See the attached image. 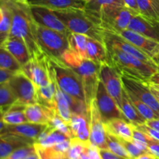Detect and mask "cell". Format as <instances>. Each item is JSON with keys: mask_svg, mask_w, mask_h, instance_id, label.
I'll return each instance as SVG.
<instances>
[{"mask_svg": "<svg viewBox=\"0 0 159 159\" xmlns=\"http://www.w3.org/2000/svg\"><path fill=\"white\" fill-rule=\"evenodd\" d=\"M89 126L90 143L99 149H108L105 124L101 117L95 99L89 107Z\"/></svg>", "mask_w": 159, "mask_h": 159, "instance_id": "13", "label": "cell"}, {"mask_svg": "<svg viewBox=\"0 0 159 159\" xmlns=\"http://www.w3.org/2000/svg\"><path fill=\"white\" fill-rule=\"evenodd\" d=\"M121 80L124 88L127 92L136 96L159 116V102L152 93L148 83L146 81L140 80L124 74H121Z\"/></svg>", "mask_w": 159, "mask_h": 159, "instance_id": "10", "label": "cell"}, {"mask_svg": "<svg viewBox=\"0 0 159 159\" xmlns=\"http://www.w3.org/2000/svg\"><path fill=\"white\" fill-rule=\"evenodd\" d=\"M73 138H76L85 142H90L89 114L72 113L68 122Z\"/></svg>", "mask_w": 159, "mask_h": 159, "instance_id": "20", "label": "cell"}, {"mask_svg": "<svg viewBox=\"0 0 159 159\" xmlns=\"http://www.w3.org/2000/svg\"><path fill=\"white\" fill-rule=\"evenodd\" d=\"M86 152L89 159H102L99 154V148L96 146L93 145L91 143H89L86 148Z\"/></svg>", "mask_w": 159, "mask_h": 159, "instance_id": "46", "label": "cell"}, {"mask_svg": "<svg viewBox=\"0 0 159 159\" xmlns=\"http://www.w3.org/2000/svg\"><path fill=\"white\" fill-rule=\"evenodd\" d=\"M145 124L159 131V118L158 119L148 120H146Z\"/></svg>", "mask_w": 159, "mask_h": 159, "instance_id": "51", "label": "cell"}, {"mask_svg": "<svg viewBox=\"0 0 159 159\" xmlns=\"http://www.w3.org/2000/svg\"><path fill=\"white\" fill-rule=\"evenodd\" d=\"M51 65V64H50ZM52 68V67H51ZM53 71V69H52ZM53 76L54 79V85H55V96H54V102H55V110L56 113L63 118L66 122H69L72 116V111H71V105L69 102L70 96L65 94L57 85L54 79V71H53Z\"/></svg>", "mask_w": 159, "mask_h": 159, "instance_id": "25", "label": "cell"}, {"mask_svg": "<svg viewBox=\"0 0 159 159\" xmlns=\"http://www.w3.org/2000/svg\"><path fill=\"white\" fill-rule=\"evenodd\" d=\"M8 83L18 102L26 106L37 103L35 85L21 71L16 72L8 81Z\"/></svg>", "mask_w": 159, "mask_h": 159, "instance_id": "9", "label": "cell"}, {"mask_svg": "<svg viewBox=\"0 0 159 159\" xmlns=\"http://www.w3.org/2000/svg\"><path fill=\"white\" fill-rule=\"evenodd\" d=\"M61 61L75 71L82 80L85 92V103L89 110L91 103L96 99L98 85L100 82L99 70L101 65L82 57L71 48L65 51Z\"/></svg>", "mask_w": 159, "mask_h": 159, "instance_id": "2", "label": "cell"}, {"mask_svg": "<svg viewBox=\"0 0 159 159\" xmlns=\"http://www.w3.org/2000/svg\"><path fill=\"white\" fill-rule=\"evenodd\" d=\"M132 125H133L134 127H136L137 129H138V130H141V131L145 133L146 134H148V136H150L151 138L159 141V131L158 130H155V129H154V128H152V127H149V126L146 125L145 124H132Z\"/></svg>", "mask_w": 159, "mask_h": 159, "instance_id": "43", "label": "cell"}, {"mask_svg": "<svg viewBox=\"0 0 159 159\" xmlns=\"http://www.w3.org/2000/svg\"><path fill=\"white\" fill-rule=\"evenodd\" d=\"M149 87H150V89L151 91H152V93H153L154 96H155V98H156L157 100H158V102H159V89H156L155 87L152 86V85H149Z\"/></svg>", "mask_w": 159, "mask_h": 159, "instance_id": "53", "label": "cell"}, {"mask_svg": "<svg viewBox=\"0 0 159 159\" xmlns=\"http://www.w3.org/2000/svg\"><path fill=\"white\" fill-rule=\"evenodd\" d=\"M9 34H3V33H0V46L2 45V43H4L5 40H6V38L8 37Z\"/></svg>", "mask_w": 159, "mask_h": 159, "instance_id": "54", "label": "cell"}, {"mask_svg": "<svg viewBox=\"0 0 159 159\" xmlns=\"http://www.w3.org/2000/svg\"><path fill=\"white\" fill-rule=\"evenodd\" d=\"M106 47L108 55L107 62L115 67L120 74L147 82L159 71V68L155 64L143 61L114 47L107 44Z\"/></svg>", "mask_w": 159, "mask_h": 159, "instance_id": "4", "label": "cell"}, {"mask_svg": "<svg viewBox=\"0 0 159 159\" xmlns=\"http://www.w3.org/2000/svg\"><path fill=\"white\" fill-rule=\"evenodd\" d=\"M35 152L36 148L34 144H28L15 150L4 159H25Z\"/></svg>", "mask_w": 159, "mask_h": 159, "instance_id": "41", "label": "cell"}, {"mask_svg": "<svg viewBox=\"0 0 159 159\" xmlns=\"http://www.w3.org/2000/svg\"><path fill=\"white\" fill-rule=\"evenodd\" d=\"M104 43L107 45L118 48V49L121 50L127 54L134 56L135 57L149 64H155L150 57H148L147 54L140 51L138 48H136L131 43L127 41L120 34H114V33L105 30Z\"/></svg>", "mask_w": 159, "mask_h": 159, "instance_id": "15", "label": "cell"}, {"mask_svg": "<svg viewBox=\"0 0 159 159\" xmlns=\"http://www.w3.org/2000/svg\"><path fill=\"white\" fill-rule=\"evenodd\" d=\"M25 108L26 105L16 101L3 113L2 120L6 125H17L28 122L25 115Z\"/></svg>", "mask_w": 159, "mask_h": 159, "instance_id": "30", "label": "cell"}, {"mask_svg": "<svg viewBox=\"0 0 159 159\" xmlns=\"http://www.w3.org/2000/svg\"><path fill=\"white\" fill-rule=\"evenodd\" d=\"M106 130L118 138L132 140L133 138V125L124 119H113L104 123Z\"/></svg>", "mask_w": 159, "mask_h": 159, "instance_id": "24", "label": "cell"}, {"mask_svg": "<svg viewBox=\"0 0 159 159\" xmlns=\"http://www.w3.org/2000/svg\"><path fill=\"white\" fill-rule=\"evenodd\" d=\"M28 144L34 143L16 135L9 134L0 135V159L6 158L15 150Z\"/></svg>", "mask_w": 159, "mask_h": 159, "instance_id": "23", "label": "cell"}, {"mask_svg": "<svg viewBox=\"0 0 159 159\" xmlns=\"http://www.w3.org/2000/svg\"><path fill=\"white\" fill-rule=\"evenodd\" d=\"M24 112L28 122L48 124L55 113V110L48 108L39 103H34L26 106Z\"/></svg>", "mask_w": 159, "mask_h": 159, "instance_id": "21", "label": "cell"}, {"mask_svg": "<svg viewBox=\"0 0 159 159\" xmlns=\"http://www.w3.org/2000/svg\"><path fill=\"white\" fill-rule=\"evenodd\" d=\"M95 100L104 123L116 118L127 120L116 101L109 94L104 85L101 82H99L98 85Z\"/></svg>", "mask_w": 159, "mask_h": 159, "instance_id": "12", "label": "cell"}, {"mask_svg": "<svg viewBox=\"0 0 159 159\" xmlns=\"http://www.w3.org/2000/svg\"><path fill=\"white\" fill-rule=\"evenodd\" d=\"M48 124H37L30 122L17 124V125H6L2 134H9L16 135L35 143L39 135L46 128Z\"/></svg>", "mask_w": 159, "mask_h": 159, "instance_id": "18", "label": "cell"}, {"mask_svg": "<svg viewBox=\"0 0 159 159\" xmlns=\"http://www.w3.org/2000/svg\"><path fill=\"white\" fill-rule=\"evenodd\" d=\"M86 58L99 65L108 61L107 49L105 43L89 37L86 48Z\"/></svg>", "mask_w": 159, "mask_h": 159, "instance_id": "26", "label": "cell"}, {"mask_svg": "<svg viewBox=\"0 0 159 159\" xmlns=\"http://www.w3.org/2000/svg\"><path fill=\"white\" fill-rule=\"evenodd\" d=\"M12 13V26L9 35L22 39L27 45L31 58L45 54L40 50L36 37L37 23L33 18L27 0H6Z\"/></svg>", "mask_w": 159, "mask_h": 159, "instance_id": "1", "label": "cell"}, {"mask_svg": "<svg viewBox=\"0 0 159 159\" xmlns=\"http://www.w3.org/2000/svg\"><path fill=\"white\" fill-rule=\"evenodd\" d=\"M152 60H153V61L155 62V65H156L157 66H158L159 68V53L158 54H157L156 56H155V57H154L153 59H152Z\"/></svg>", "mask_w": 159, "mask_h": 159, "instance_id": "57", "label": "cell"}, {"mask_svg": "<svg viewBox=\"0 0 159 159\" xmlns=\"http://www.w3.org/2000/svg\"><path fill=\"white\" fill-rule=\"evenodd\" d=\"M16 101V96L8 82L0 83V110L5 113Z\"/></svg>", "mask_w": 159, "mask_h": 159, "instance_id": "32", "label": "cell"}, {"mask_svg": "<svg viewBox=\"0 0 159 159\" xmlns=\"http://www.w3.org/2000/svg\"><path fill=\"white\" fill-rule=\"evenodd\" d=\"M69 139L70 138L63 133L48 124L46 128L39 135L34 144H39L42 147L48 148Z\"/></svg>", "mask_w": 159, "mask_h": 159, "instance_id": "28", "label": "cell"}, {"mask_svg": "<svg viewBox=\"0 0 159 159\" xmlns=\"http://www.w3.org/2000/svg\"><path fill=\"white\" fill-rule=\"evenodd\" d=\"M89 37L83 34L70 33L68 35L69 48L77 52L79 55L86 58V48Z\"/></svg>", "mask_w": 159, "mask_h": 159, "instance_id": "33", "label": "cell"}, {"mask_svg": "<svg viewBox=\"0 0 159 159\" xmlns=\"http://www.w3.org/2000/svg\"><path fill=\"white\" fill-rule=\"evenodd\" d=\"M124 6L126 8L129 9L136 14L139 13V9H138V5L137 0H122Z\"/></svg>", "mask_w": 159, "mask_h": 159, "instance_id": "48", "label": "cell"}, {"mask_svg": "<svg viewBox=\"0 0 159 159\" xmlns=\"http://www.w3.org/2000/svg\"><path fill=\"white\" fill-rule=\"evenodd\" d=\"M54 79L59 88L69 96L85 103L83 85L79 76L61 60L49 58ZM86 104V103H85Z\"/></svg>", "mask_w": 159, "mask_h": 159, "instance_id": "5", "label": "cell"}, {"mask_svg": "<svg viewBox=\"0 0 159 159\" xmlns=\"http://www.w3.org/2000/svg\"><path fill=\"white\" fill-rule=\"evenodd\" d=\"M147 145L149 153L159 159V141L150 137L147 142Z\"/></svg>", "mask_w": 159, "mask_h": 159, "instance_id": "44", "label": "cell"}, {"mask_svg": "<svg viewBox=\"0 0 159 159\" xmlns=\"http://www.w3.org/2000/svg\"><path fill=\"white\" fill-rule=\"evenodd\" d=\"M126 91H127V90H126ZM127 94H128L131 102H133V104L137 108V110H138V112L142 115V116L146 120H148L158 119V115L150 107H148L147 104L143 102L141 99H138V98L136 96H134V94H132V93H129V92L127 91Z\"/></svg>", "mask_w": 159, "mask_h": 159, "instance_id": "36", "label": "cell"}, {"mask_svg": "<svg viewBox=\"0 0 159 159\" xmlns=\"http://www.w3.org/2000/svg\"><path fill=\"white\" fill-rule=\"evenodd\" d=\"M50 63V61H49ZM50 71H51V82L45 86L36 87L37 89V103L48 107L50 109L55 108L54 102V96H55V85H54V79L53 76V71L50 65Z\"/></svg>", "mask_w": 159, "mask_h": 159, "instance_id": "27", "label": "cell"}, {"mask_svg": "<svg viewBox=\"0 0 159 159\" xmlns=\"http://www.w3.org/2000/svg\"><path fill=\"white\" fill-rule=\"evenodd\" d=\"M134 15L137 14L125 6H110L101 9L95 16L105 30L120 34L127 29Z\"/></svg>", "mask_w": 159, "mask_h": 159, "instance_id": "7", "label": "cell"}, {"mask_svg": "<svg viewBox=\"0 0 159 159\" xmlns=\"http://www.w3.org/2000/svg\"><path fill=\"white\" fill-rule=\"evenodd\" d=\"M134 159H158V158H156L155 156H154L153 155H152V154L150 153H144Z\"/></svg>", "mask_w": 159, "mask_h": 159, "instance_id": "52", "label": "cell"}, {"mask_svg": "<svg viewBox=\"0 0 159 159\" xmlns=\"http://www.w3.org/2000/svg\"><path fill=\"white\" fill-rule=\"evenodd\" d=\"M110 6H124L122 0H92L86 3L85 9L96 16L101 9Z\"/></svg>", "mask_w": 159, "mask_h": 159, "instance_id": "35", "label": "cell"}, {"mask_svg": "<svg viewBox=\"0 0 159 159\" xmlns=\"http://www.w3.org/2000/svg\"><path fill=\"white\" fill-rule=\"evenodd\" d=\"M12 26V13L6 5L3 2L0 5V33L9 34Z\"/></svg>", "mask_w": 159, "mask_h": 159, "instance_id": "37", "label": "cell"}, {"mask_svg": "<svg viewBox=\"0 0 159 159\" xmlns=\"http://www.w3.org/2000/svg\"><path fill=\"white\" fill-rule=\"evenodd\" d=\"M83 1L85 2H86V3H88V2H89L90 1H92V0H83Z\"/></svg>", "mask_w": 159, "mask_h": 159, "instance_id": "60", "label": "cell"}, {"mask_svg": "<svg viewBox=\"0 0 159 159\" xmlns=\"http://www.w3.org/2000/svg\"><path fill=\"white\" fill-rule=\"evenodd\" d=\"M3 112L1 110H0V120H2V116H3Z\"/></svg>", "mask_w": 159, "mask_h": 159, "instance_id": "59", "label": "cell"}, {"mask_svg": "<svg viewBox=\"0 0 159 159\" xmlns=\"http://www.w3.org/2000/svg\"><path fill=\"white\" fill-rule=\"evenodd\" d=\"M139 13L154 23H159V0H137Z\"/></svg>", "mask_w": 159, "mask_h": 159, "instance_id": "31", "label": "cell"}, {"mask_svg": "<svg viewBox=\"0 0 159 159\" xmlns=\"http://www.w3.org/2000/svg\"><path fill=\"white\" fill-rule=\"evenodd\" d=\"M2 46L15 57L21 67L30 60V53L27 45L22 39L9 34Z\"/></svg>", "mask_w": 159, "mask_h": 159, "instance_id": "19", "label": "cell"}, {"mask_svg": "<svg viewBox=\"0 0 159 159\" xmlns=\"http://www.w3.org/2000/svg\"><path fill=\"white\" fill-rule=\"evenodd\" d=\"M6 127V124L3 122L2 120H0V135L2 134L3 130H5Z\"/></svg>", "mask_w": 159, "mask_h": 159, "instance_id": "56", "label": "cell"}, {"mask_svg": "<svg viewBox=\"0 0 159 159\" xmlns=\"http://www.w3.org/2000/svg\"><path fill=\"white\" fill-rule=\"evenodd\" d=\"M107 148H108V150L111 151L112 152H113L116 155H119V156L123 157V158H125L127 159H131L130 158V155L127 153V152L126 151V149L124 148V146L122 145V144L120 143V141H119L116 137H115L114 135L111 134L107 132Z\"/></svg>", "mask_w": 159, "mask_h": 159, "instance_id": "39", "label": "cell"}, {"mask_svg": "<svg viewBox=\"0 0 159 159\" xmlns=\"http://www.w3.org/2000/svg\"><path fill=\"white\" fill-rule=\"evenodd\" d=\"M99 154L102 159H127L116 155L108 149H99Z\"/></svg>", "mask_w": 159, "mask_h": 159, "instance_id": "47", "label": "cell"}, {"mask_svg": "<svg viewBox=\"0 0 159 159\" xmlns=\"http://www.w3.org/2000/svg\"><path fill=\"white\" fill-rule=\"evenodd\" d=\"M127 29L159 42V23L150 21L141 14L132 17Z\"/></svg>", "mask_w": 159, "mask_h": 159, "instance_id": "17", "label": "cell"}, {"mask_svg": "<svg viewBox=\"0 0 159 159\" xmlns=\"http://www.w3.org/2000/svg\"><path fill=\"white\" fill-rule=\"evenodd\" d=\"M25 159H40V157H39L38 154H37V151L35 152H34L33 154L30 155L27 158H26Z\"/></svg>", "mask_w": 159, "mask_h": 159, "instance_id": "55", "label": "cell"}, {"mask_svg": "<svg viewBox=\"0 0 159 159\" xmlns=\"http://www.w3.org/2000/svg\"><path fill=\"white\" fill-rule=\"evenodd\" d=\"M30 6H38L52 10L85 9L86 2L83 0H27Z\"/></svg>", "mask_w": 159, "mask_h": 159, "instance_id": "22", "label": "cell"}, {"mask_svg": "<svg viewBox=\"0 0 159 159\" xmlns=\"http://www.w3.org/2000/svg\"><path fill=\"white\" fill-rule=\"evenodd\" d=\"M70 144H71V139L66 140V141H64L62 142L58 143V144H54V145L51 146V148L54 151L59 152V153L66 154L68 149H69Z\"/></svg>", "mask_w": 159, "mask_h": 159, "instance_id": "45", "label": "cell"}, {"mask_svg": "<svg viewBox=\"0 0 159 159\" xmlns=\"http://www.w3.org/2000/svg\"><path fill=\"white\" fill-rule=\"evenodd\" d=\"M15 73L14 71H9V70L0 69V83L8 82Z\"/></svg>", "mask_w": 159, "mask_h": 159, "instance_id": "49", "label": "cell"}, {"mask_svg": "<svg viewBox=\"0 0 159 159\" xmlns=\"http://www.w3.org/2000/svg\"><path fill=\"white\" fill-rule=\"evenodd\" d=\"M120 34L152 59L159 53V42L158 41L148 38L129 29L125 30Z\"/></svg>", "mask_w": 159, "mask_h": 159, "instance_id": "16", "label": "cell"}, {"mask_svg": "<svg viewBox=\"0 0 159 159\" xmlns=\"http://www.w3.org/2000/svg\"><path fill=\"white\" fill-rule=\"evenodd\" d=\"M21 71L33 82L36 87L45 86L51 82L49 57L43 54L33 57L21 67Z\"/></svg>", "mask_w": 159, "mask_h": 159, "instance_id": "8", "label": "cell"}, {"mask_svg": "<svg viewBox=\"0 0 159 159\" xmlns=\"http://www.w3.org/2000/svg\"><path fill=\"white\" fill-rule=\"evenodd\" d=\"M100 82L105 86L109 94L116 101L120 109L124 85L121 80V74L115 67L108 62L102 64L99 70Z\"/></svg>", "mask_w": 159, "mask_h": 159, "instance_id": "11", "label": "cell"}, {"mask_svg": "<svg viewBox=\"0 0 159 159\" xmlns=\"http://www.w3.org/2000/svg\"><path fill=\"white\" fill-rule=\"evenodd\" d=\"M36 37L40 50L51 59L61 60L63 54L69 48L68 35L38 24Z\"/></svg>", "mask_w": 159, "mask_h": 159, "instance_id": "6", "label": "cell"}, {"mask_svg": "<svg viewBox=\"0 0 159 159\" xmlns=\"http://www.w3.org/2000/svg\"><path fill=\"white\" fill-rule=\"evenodd\" d=\"M120 110L124 113V116L127 120L132 124H145L146 120L142 116V115L138 112L135 106L130 99L128 94L125 89L124 88L123 92L122 100H121Z\"/></svg>", "mask_w": 159, "mask_h": 159, "instance_id": "29", "label": "cell"}, {"mask_svg": "<svg viewBox=\"0 0 159 159\" xmlns=\"http://www.w3.org/2000/svg\"><path fill=\"white\" fill-rule=\"evenodd\" d=\"M79 159H89V158L88 154H87V152H86V150H85V152H84V153L82 154V155H81L80 157H79Z\"/></svg>", "mask_w": 159, "mask_h": 159, "instance_id": "58", "label": "cell"}, {"mask_svg": "<svg viewBox=\"0 0 159 159\" xmlns=\"http://www.w3.org/2000/svg\"><path fill=\"white\" fill-rule=\"evenodd\" d=\"M48 125L51 126L52 127H54L56 130H59L61 133H63L64 134L66 135L68 138H69L70 139L73 138L72 133H71V128H70L69 124L68 122L65 120L62 117H61L57 113L54 114V116H52L51 120H50L49 123H48Z\"/></svg>", "mask_w": 159, "mask_h": 159, "instance_id": "40", "label": "cell"}, {"mask_svg": "<svg viewBox=\"0 0 159 159\" xmlns=\"http://www.w3.org/2000/svg\"><path fill=\"white\" fill-rule=\"evenodd\" d=\"M5 1H6V0H0V5H1L2 3H3V2H4Z\"/></svg>", "mask_w": 159, "mask_h": 159, "instance_id": "61", "label": "cell"}, {"mask_svg": "<svg viewBox=\"0 0 159 159\" xmlns=\"http://www.w3.org/2000/svg\"><path fill=\"white\" fill-rule=\"evenodd\" d=\"M118 139L120 141V143L122 144V145L124 146V148L126 149V151H127V153L129 154V155H130V158L131 159H134L138 158L140 155H143V154L147 153V152H144V151L138 148L131 141L122 139V138H118Z\"/></svg>", "mask_w": 159, "mask_h": 159, "instance_id": "42", "label": "cell"}, {"mask_svg": "<svg viewBox=\"0 0 159 159\" xmlns=\"http://www.w3.org/2000/svg\"><path fill=\"white\" fill-rule=\"evenodd\" d=\"M54 12L71 33L83 34L104 43L105 30L101 26L99 19L85 9L54 10Z\"/></svg>", "mask_w": 159, "mask_h": 159, "instance_id": "3", "label": "cell"}, {"mask_svg": "<svg viewBox=\"0 0 159 159\" xmlns=\"http://www.w3.org/2000/svg\"><path fill=\"white\" fill-rule=\"evenodd\" d=\"M89 142H85L76 138L71 139V144L66 155L68 159H79V157L85 152Z\"/></svg>", "mask_w": 159, "mask_h": 159, "instance_id": "38", "label": "cell"}, {"mask_svg": "<svg viewBox=\"0 0 159 159\" xmlns=\"http://www.w3.org/2000/svg\"><path fill=\"white\" fill-rule=\"evenodd\" d=\"M147 82L149 85H152V86L155 87V88L159 89V71L155 75H154L152 77H151L147 81Z\"/></svg>", "mask_w": 159, "mask_h": 159, "instance_id": "50", "label": "cell"}, {"mask_svg": "<svg viewBox=\"0 0 159 159\" xmlns=\"http://www.w3.org/2000/svg\"><path fill=\"white\" fill-rule=\"evenodd\" d=\"M33 18L36 23L43 27L54 30L69 35L70 31L63 22L57 17L54 10L38 6H30Z\"/></svg>", "mask_w": 159, "mask_h": 159, "instance_id": "14", "label": "cell"}, {"mask_svg": "<svg viewBox=\"0 0 159 159\" xmlns=\"http://www.w3.org/2000/svg\"><path fill=\"white\" fill-rule=\"evenodd\" d=\"M0 69L9 70L14 72L21 71V65L2 45L0 46Z\"/></svg>", "mask_w": 159, "mask_h": 159, "instance_id": "34", "label": "cell"}]
</instances>
